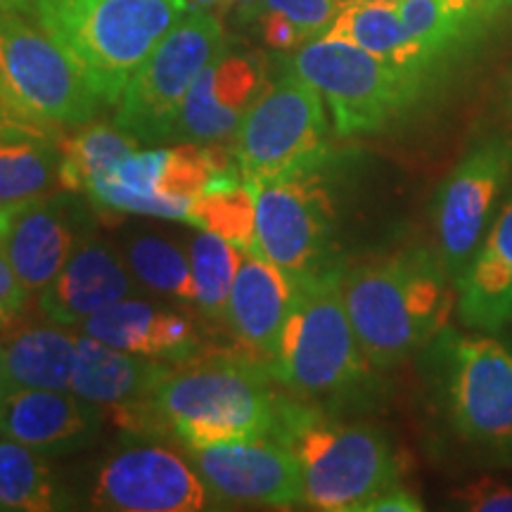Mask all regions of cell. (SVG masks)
Returning a JSON list of instances; mask_svg holds the SVG:
<instances>
[{"label": "cell", "mask_w": 512, "mask_h": 512, "mask_svg": "<svg viewBox=\"0 0 512 512\" xmlns=\"http://www.w3.org/2000/svg\"><path fill=\"white\" fill-rule=\"evenodd\" d=\"M280 396L266 366L211 356L171 368L145 401L114 411L121 427L171 434L185 448L273 437Z\"/></svg>", "instance_id": "obj_1"}, {"label": "cell", "mask_w": 512, "mask_h": 512, "mask_svg": "<svg viewBox=\"0 0 512 512\" xmlns=\"http://www.w3.org/2000/svg\"><path fill=\"white\" fill-rule=\"evenodd\" d=\"M342 292L363 354L375 370L394 368L448 325L456 283L437 252H403L344 268Z\"/></svg>", "instance_id": "obj_2"}, {"label": "cell", "mask_w": 512, "mask_h": 512, "mask_svg": "<svg viewBox=\"0 0 512 512\" xmlns=\"http://www.w3.org/2000/svg\"><path fill=\"white\" fill-rule=\"evenodd\" d=\"M188 10V0H36L31 19L67 50L102 105L114 107Z\"/></svg>", "instance_id": "obj_3"}, {"label": "cell", "mask_w": 512, "mask_h": 512, "mask_svg": "<svg viewBox=\"0 0 512 512\" xmlns=\"http://www.w3.org/2000/svg\"><path fill=\"white\" fill-rule=\"evenodd\" d=\"M275 439L285 441L302 470L304 503L323 512H366L399 484L394 448L368 425L328 420L313 408L280 399Z\"/></svg>", "instance_id": "obj_4"}, {"label": "cell", "mask_w": 512, "mask_h": 512, "mask_svg": "<svg viewBox=\"0 0 512 512\" xmlns=\"http://www.w3.org/2000/svg\"><path fill=\"white\" fill-rule=\"evenodd\" d=\"M342 273L337 264L299 280L280 351L271 363L275 380L304 399L356 392L373 370L344 304Z\"/></svg>", "instance_id": "obj_5"}, {"label": "cell", "mask_w": 512, "mask_h": 512, "mask_svg": "<svg viewBox=\"0 0 512 512\" xmlns=\"http://www.w3.org/2000/svg\"><path fill=\"white\" fill-rule=\"evenodd\" d=\"M451 430L491 463L512 465V351L494 332L446 325L430 342Z\"/></svg>", "instance_id": "obj_6"}, {"label": "cell", "mask_w": 512, "mask_h": 512, "mask_svg": "<svg viewBox=\"0 0 512 512\" xmlns=\"http://www.w3.org/2000/svg\"><path fill=\"white\" fill-rule=\"evenodd\" d=\"M287 67L304 76L328 107L342 138L373 136L406 117L434 79L408 74L347 41L320 36L297 48Z\"/></svg>", "instance_id": "obj_7"}, {"label": "cell", "mask_w": 512, "mask_h": 512, "mask_svg": "<svg viewBox=\"0 0 512 512\" xmlns=\"http://www.w3.org/2000/svg\"><path fill=\"white\" fill-rule=\"evenodd\" d=\"M328 114L320 93L294 69L268 79L233 138L242 181L320 169L330 152Z\"/></svg>", "instance_id": "obj_8"}, {"label": "cell", "mask_w": 512, "mask_h": 512, "mask_svg": "<svg viewBox=\"0 0 512 512\" xmlns=\"http://www.w3.org/2000/svg\"><path fill=\"white\" fill-rule=\"evenodd\" d=\"M0 102L55 136L86 126L102 105L67 50L27 15H0Z\"/></svg>", "instance_id": "obj_9"}, {"label": "cell", "mask_w": 512, "mask_h": 512, "mask_svg": "<svg viewBox=\"0 0 512 512\" xmlns=\"http://www.w3.org/2000/svg\"><path fill=\"white\" fill-rule=\"evenodd\" d=\"M226 46L219 15L190 8L128 79L114 105V124L145 145L174 140L190 88Z\"/></svg>", "instance_id": "obj_10"}, {"label": "cell", "mask_w": 512, "mask_h": 512, "mask_svg": "<svg viewBox=\"0 0 512 512\" xmlns=\"http://www.w3.org/2000/svg\"><path fill=\"white\" fill-rule=\"evenodd\" d=\"M256 204L259 254L294 285L328 268L335 238V204L320 169L247 183Z\"/></svg>", "instance_id": "obj_11"}, {"label": "cell", "mask_w": 512, "mask_h": 512, "mask_svg": "<svg viewBox=\"0 0 512 512\" xmlns=\"http://www.w3.org/2000/svg\"><path fill=\"white\" fill-rule=\"evenodd\" d=\"M512 178V133H491L477 140L434 195V252L453 283L482 245L498 202Z\"/></svg>", "instance_id": "obj_12"}, {"label": "cell", "mask_w": 512, "mask_h": 512, "mask_svg": "<svg viewBox=\"0 0 512 512\" xmlns=\"http://www.w3.org/2000/svg\"><path fill=\"white\" fill-rule=\"evenodd\" d=\"M209 498L223 503L292 508L304 503L302 470L285 441L256 437L188 448Z\"/></svg>", "instance_id": "obj_13"}, {"label": "cell", "mask_w": 512, "mask_h": 512, "mask_svg": "<svg viewBox=\"0 0 512 512\" xmlns=\"http://www.w3.org/2000/svg\"><path fill=\"white\" fill-rule=\"evenodd\" d=\"M81 192H48L3 207L5 249L24 292L38 294L91 238L93 216Z\"/></svg>", "instance_id": "obj_14"}, {"label": "cell", "mask_w": 512, "mask_h": 512, "mask_svg": "<svg viewBox=\"0 0 512 512\" xmlns=\"http://www.w3.org/2000/svg\"><path fill=\"white\" fill-rule=\"evenodd\" d=\"M93 508L119 512H197L209 494L195 467L162 446H136L102 465Z\"/></svg>", "instance_id": "obj_15"}, {"label": "cell", "mask_w": 512, "mask_h": 512, "mask_svg": "<svg viewBox=\"0 0 512 512\" xmlns=\"http://www.w3.org/2000/svg\"><path fill=\"white\" fill-rule=\"evenodd\" d=\"M268 83L266 60L259 53L221 48L183 102L176 121V143L228 145L240 121Z\"/></svg>", "instance_id": "obj_16"}, {"label": "cell", "mask_w": 512, "mask_h": 512, "mask_svg": "<svg viewBox=\"0 0 512 512\" xmlns=\"http://www.w3.org/2000/svg\"><path fill=\"white\" fill-rule=\"evenodd\" d=\"M138 292L140 285L124 256L107 242L88 238L38 292V306L50 323L69 328Z\"/></svg>", "instance_id": "obj_17"}, {"label": "cell", "mask_w": 512, "mask_h": 512, "mask_svg": "<svg viewBox=\"0 0 512 512\" xmlns=\"http://www.w3.org/2000/svg\"><path fill=\"white\" fill-rule=\"evenodd\" d=\"M98 406L62 389H0V437L41 453L81 446L98 432Z\"/></svg>", "instance_id": "obj_18"}, {"label": "cell", "mask_w": 512, "mask_h": 512, "mask_svg": "<svg viewBox=\"0 0 512 512\" xmlns=\"http://www.w3.org/2000/svg\"><path fill=\"white\" fill-rule=\"evenodd\" d=\"M297 297V285L261 254L240 249V264L226 306L230 332L264 361H275Z\"/></svg>", "instance_id": "obj_19"}, {"label": "cell", "mask_w": 512, "mask_h": 512, "mask_svg": "<svg viewBox=\"0 0 512 512\" xmlns=\"http://www.w3.org/2000/svg\"><path fill=\"white\" fill-rule=\"evenodd\" d=\"M456 297L458 318L467 330L498 335L512 325V192L456 280Z\"/></svg>", "instance_id": "obj_20"}, {"label": "cell", "mask_w": 512, "mask_h": 512, "mask_svg": "<svg viewBox=\"0 0 512 512\" xmlns=\"http://www.w3.org/2000/svg\"><path fill=\"white\" fill-rule=\"evenodd\" d=\"M81 332L110 347L169 363L190 361L200 349L195 328L181 311L136 297L93 313L81 323Z\"/></svg>", "instance_id": "obj_21"}, {"label": "cell", "mask_w": 512, "mask_h": 512, "mask_svg": "<svg viewBox=\"0 0 512 512\" xmlns=\"http://www.w3.org/2000/svg\"><path fill=\"white\" fill-rule=\"evenodd\" d=\"M394 5L408 31L444 64L512 19V0H394Z\"/></svg>", "instance_id": "obj_22"}, {"label": "cell", "mask_w": 512, "mask_h": 512, "mask_svg": "<svg viewBox=\"0 0 512 512\" xmlns=\"http://www.w3.org/2000/svg\"><path fill=\"white\" fill-rule=\"evenodd\" d=\"M76 344H79V351H76V368L69 392L95 403L98 408L119 411V408L145 401L174 368L169 366V361L164 363L150 356L131 354L88 335H79Z\"/></svg>", "instance_id": "obj_23"}, {"label": "cell", "mask_w": 512, "mask_h": 512, "mask_svg": "<svg viewBox=\"0 0 512 512\" xmlns=\"http://www.w3.org/2000/svg\"><path fill=\"white\" fill-rule=\"evenodd\" d=\"M325 38L347 41L401 72L437 79L446 67L408 31L394 0H344Z\"/></svg>", "instance_id": "obj_24"}, {"label": "cell", "mask_w": 512, "mask_h": 512, "mask_svg": "<svg viewBox=\"0 0 512 512\" xmlns=\"http://www.w3.org/2000/svg\"><path fill=\"white\" fill-rule=\"evenodd\" d=\"M74 335L64 325H27L5 344L0 389H62L69 392L76 368Z\"/></svg>", "instance_id": "obj_25"}, {"label": "cell", "mask_w": 512, "mask_h": 512, "mask_svg": "<svg viewBox=\"0 0 512 512\" xmlns=\"http://www.w3.org/2000/svg\"><path fill=\"white\" fill-rule=\"evenodd\" d=\"M166 152L169 147L159 150H138L119 162L105 178L93 183L86 192L93 204L102 209L121 211V214H145L159 216V219H188L190 204L176 202L164 197L157 190V181L162 176Z\"/></svg>", "instance_id": "obj_26"}, {"label": "cell", "mask_w": 512, "mask_h": 512, "mask_svg": "<svg viewBox=\"0 0 512 512\" xmlns=\"http://www.w3.org/2000/svg\"><path fill=\"white\" fill-rule=\"evenodd\" d=\"M192 226L214 233L245 252L259 254L256 242L254 192L242 181L240 169L216 174L200 195L190 202L188 219Z\"/></svg>", "instance_id": "obj_27"}, {"label": "cell", "mask_w": 512, "mask_h": 512, "mask_svg": "<svg viewBox=\"0 0 512 512\" xmlns=\"http://www.w3.org/2000/svg\"><path fill=\"white\" fill-rule=\"evenodd\" d=\"M60 159L55 136L0 140V207L55 192L60 188Z\"/></svg>", "instance_id": "obj_28"}, {"label": "cell", "mask_w": 512, "mask_h": 512, "mask_svg": "<svg viewBox=\"0 0 512 512\" xmlns=\"http://www.w3.org/2000/svg\"><path fill=\"white\" fill-rule=\"evenodd\" d=\"M140 143L117 124H86L60 145V188L86 195L119 162L138 152Z\"/></svg>", "instance_id": "obj_29"}, {"label": "cell", "mask_w": 512, "mask_h": 512, "mask_svg": "<svg viewBox=\"0 0 512 512\" xmlns=\"http://www.w3.org/2000/svg\"><path fill=\"white\" fill-rule=\"evenodd\" d=\"M60 503V484L41 451L0 439V510L48 512Z\"/></svg>", "instance_id": "obj_30"}, {"label": "cell", "mask_w": 512, "mask_h": 512, "mask_svg": "<svg viewBox=\"0 0 512 512\" xmlns=\"http://www.w3.org/2000/svg\"><path fill=\"white\" fill-rule=\"evenodd\" d=\"M126 264L138 285L147 292L195 302L190 252H185L178 242L162 235H136L126 245Z\"/></svg>", "instance_id": "obj_31"}, {"label": "cell", "mask_w": 512, "mask_h": 512, "mask_svg": "<svg viewBox=\"0 0 512 512\" xmlns=\"http://www.w3.org/2000/svg\"><path fill=\"white\" fill-rule=\"evenodd\" d=\"M195 304L211 320L226 318V306L240 264V249L219 235L200 230L190 242Z\"/></svg>", "instance_id": "obj_32"}, {"label": "cell", "mask_w": 512, "mask_h": 512, "mask_svg": "<svg viewBox=\"0 0 512 512\" xmlns=\"http://www.w3.org/2000/svg\"><path fill=\"white\" fill-rule=\"evenodd\" d=\"M342 5L344 0H259L254 19L261 12H271V15H278L287 24H292L302 34L304 43H311L330 29L332 19L337 17Z\"/></svg>", "instance_id": "obj_33"}, {"label": "cell", "mask_w": 512, "mask_h": 512, "mask_svg": "<svg viewBox=\"0 0 512 512\" xmlns=\"http://www.w3.org/2000/svg\"><path fill=\"white\" fill-rule=\"evenodd\" d=\"M29 294L24 292L19 283L15 268L8 259V249H5V216L0 207V325H10L19 311L27 304Z\"/></svg>", "instance_id": "obj_34"}, {"label": "cell", "mask_w": 512, "mask_h": 512, "mask_svg": "<svg viewBox=\"0 0 512 512\" xmlns=\"http://www.w3.org/2000/svg\"><path fill=\"white\" fill-rule=\"evenodd\" d=\"M460 503L475 512H512V484L477 482L467 484L460 494Z\"/></svg>", "instance_id": "obj_35"}, {"label": "cell", "mask_w": 512, "mask_h": 512, "mask_svg": "<svg viewBox=\"0 0 512 512\" xmlns=\"http://www.w3.org/2000/svg\"><path fill=\"white\" fill-rule=\"evenodd\" d=\"M425 505L420 503V498L408 494L401 486H394V489L384 491L373 501L368 503L366 512H420Z\"/></svg>", "instance_id": "obj_36"}, {"label": "cell", "mask_w": 512, "mask_h": 512, "mask_svg": "<svg viewBox=\"0 0 512 512\" xmlns=\"http://www.w3.org/2000/svg\"><path fill=\"white\" fill-rule=\"evenodd\" d=\"M27 136H55V133L46 131V128L31 124V121L22 119L10 107L0 102V140L5 138H27Z\"/></svg>", "instance_id": "obj_37"}, {"label": "cell", "mask_w": 512, "mask_h": 512, "mask_svg": "<svg viewBox=\"0 0 512 512\" xmlns=\"http://www.w3.org/2000/svg\"><path fill=\"white\" fill-rule=\"evenodd\" d=\"M256 5H259V0H228L226 12L233 10L238 22H252Z\"/></svg>", "instance_id": "obj_38"}, {"label": "cell", "mask_w": 512, "mask_h": 512, "mask_svg": "<svg viewBox=\"0 0 512 512\" xmlns=\"http://www.w3.org/2000/svg\"><path fill=\"white\" fill-rule=\"evenodd\" d=\"M36 0H0V15H27L31 17Z\"/></svg>", "instance_id": "obj_39"}, {"label": "cell", "mask_w": 512, "mask_h": 512, "mask_svg": "<svg viewBox=\"0 0 512 512\" xmlns=\"http://www.w3.org/2000/svg\"><path fill=\"white\" fill-rule=\"evenodd\" d=\"M188 5L192 10H207V12H226L228 0H188Z\"/></svg>", "instance_id": "obj_40"}, {"label": "cell", "mask_w": 512, "mask_h": 512, "mask_svg": "<svg viewBox=\"0 0 512 512\" xmlns=\"http://www.w3.org/2000/svg\"><path fill=\"white\" fill-rule=\"evenodd\" d=\"M3 361H5V347L3 342H0V375H3Z\"/></svg>", "instance_id": "obj_41"}, {"label": "cell", "mask_w": 512, "mask_h": 512, "mask_svg": "<svg viewBox=\"0 0 512 512\" xmlns=\"http://www.w3.org/2000/svg\"><path fill=\"white\" fill-rule=\"evenodd\" d=\"M508 105H510V110H512V74H510V83H508Z\"/></svg>", "instance_id": "obj_42"}]
</instances>
